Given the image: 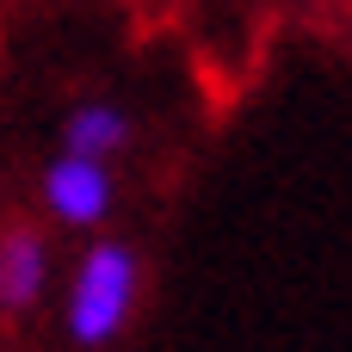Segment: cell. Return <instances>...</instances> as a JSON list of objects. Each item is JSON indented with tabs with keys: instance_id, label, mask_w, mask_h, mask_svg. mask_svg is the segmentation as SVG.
Instances as JSON below:
<instances>
[{
	"instance_id": "1",
	"label": "cell",
	"mask_w": 352,
	"mask_h": 352,
	"mask_svg": "<svg viewBox=\"0 0 352 352\" xmlns=\"http://www.w3.org/2000/svg\"><path fill=\"white\" fill-rule=\"evenodd\" d=\"M136 285H142V260H136V248H124V241H99V248H87V260H80V272H74V285H68V340L74 346H105V340H118V328L130 322V309H136Z\"/></svg>"
},
{
	"instance_id": "2",
	"label": "cell",
	"mask_w": 352,
	"mask_h": 352,
	"mask_svg": "<svg viewBox=\"0 0 352 352\" xmlns=\"http://www.w3.org/2000/svg\"><path fill=\"white\" fill-rule=\"evenodd\" d=\"M43 204L56 210V223L93 229V223H105V210H111V173H105L99 161L56 155V161L43 167Z\"/></svg>"
},
{
	"instance_id": "3",
	"label": "cell",
	"mask_w": 352,
	"mask_h": 352,
	"mask_svg": "<svg viewBox=\"0 0 352 352\" xmlns=\"http://www.w3.org/2000/svg\"><path fill=\"white\" fill-rule=\"evenodd\" d=\"M43 278H50V248L31 223H12L0 229V316H25L37 297H43Z\"/></svg>"
},
{
	"instance_id": "4",
	"label": "cell",
	"mask_w": 352,
	"mask_h": 352,
	"mask_svg": "<svg viewBox=\"0 0 352 352\" xmlns=\"http://www.w3.org/2000/svg\"><path fill=\"white\" fill-rule=\"evenodd\" d=\"M124 142H130V118L111 99H87L62 118V155H80V161L105 167V155H118Z\"/></svg>"
}]
</instances>
